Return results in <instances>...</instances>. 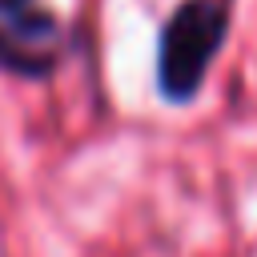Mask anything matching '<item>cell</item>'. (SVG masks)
I'll list each match as a JSON object with an SVG mask.
<instances>
[{"label": "cell", "instance_id": "cell-1", "mask_svg": "<svg viewBox=\"0 0 257 257\" xmlns=\"http://www.w3.org/2000/svg\"><path fill=\"white\" fill-rule=\"evenodd\" d=\"M225 0H181L157 36V88L165 100L185 104L201 92L213 56L225 44Z\"/></svg>", "mask_w": 257, "mask_h": 257}, {"label": "cell", "instance_id": "cell-2", "mask_svg": "<svg viewBox=\"0 0 257 257\" xmlns=\"http://www.w3.org/2000/svg\"><path fill=\"white\" fill-rule=\"evenodd\" d=\"M56 44H60V20L48 8L32 4L28 12L0 24V72L20 80H48L60 60Z\"/></svg>", "mask_w": 257, "mask_h": 257}, {"label": "cell", "instance_id": "cell-3", "mask_svg": "<svg viewBox=\"0 0 257 257\" xmlns=\"http://www.w3.org/2000/svg\"><path fill=\"white\" fill-rule=\"evenodd\" d=\"M36 0H0V24L4 20H12V16H20V12H28Z\"/></svg>", "mask_w": 257, "mask_h": 257}]
</instances>
